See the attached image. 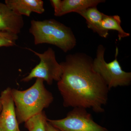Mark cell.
<instances>
[{"mask_svg":"<svg viewBox=\"0 0 131 131\" xmlns=\"http://www.w3.org/2000/svg\"><path fill=\"white\" fill-rule=\"evenodd\" d=\"M93 60L86 54L68 55L60 63L63 72L58 88L65 107L92 109L104 112L108 89L100 75L94 70Z\"/></svg>","mask_w":131,"mask_h":131,"instance_id":"obj_1","label":"cell"},{"mask_svg":"<svg viewBox=\"0 0 131 131\" xmlns=\"http://www.w3.org/2000/svg\"><path fill=\"white\" fill-rule=\"evenodd\" d=\"M19 124L25 122L49 107L54 100L52 94L45 87L44 81L37 78L33 85L25 90L12 89Z\"/></svg>","mask_w":131,"mask_h":131,"instance_id":"obj_2","label":"cell"},{"mask_svg":"<svg viewBox=\"0 0 131 131\" xmlns=\"http://www.w3.org/2000/svg\"><path fill=\"white\" fill-rule=\"evenodd\" d=\"M29 32L33 36L35 45L49 44L67 52L76 45V39L71 29L54 19L42 21L32 20Z\"/></svg>","mask_w":131,"mask_h":131,"instance_id":"obj_3","label":"cell"},{"mask_svg":"<svg viewBox=\"0 0 131 131\" xmlns=\"http://www.w3.org/2000/svg\"><path fill=\"white\" fill-rule=\"evenodd\" d=\"M105 50L102 45L98 46L96 58L93 60L94 70L102 78L109 90L118 86L130 85L131 73L126 72L122 70L117 59L118 54V48H116L114 60L109 63H107L104 59Z\"/></svg>","mask_w":131,"mask_h":131,"instance_id":"obj_4","label":"cell"},{"mask_svg":"<svg viewBox=\"0 0 131 131\" xmlns=\"http://www.w3.org/2000/svg\"><path fill=\"white\" fill-rule=\"evenodd\" d=\"M47 121L60 131H109L95 122L91 114L82 107H74L63 118H47Z\"/></svg>","mask_w":131,"mask_h":131,"instance_id":"obj_5","label":"cell"},{"mask_svg":"<svg viewBox=\"0 0 131 131\" xmlns=\"http://www.w3.org/2000/svg\"><path fill=\"white\" fill-rule=\"evenodd\" d=\"M33 52L40 59V62L31 71L27 76L22 78L21 81L28 82L34 78H40L51 84L53 81L58 82L61 79L63 70L60 63L56 59L55 51L49 47L42 53L37 52L29 48H25Z\"/></svg>","mask_w":131,"mask_h":131,"instance_id":"obj_6","label":"cell"},{"mask_svg":"<svg viewBox=\"0 0 131 131\" xmlns=\"http://www.w3.org/2000/svg\"><path fill=\"white\" fill-rule=\"evenodd\" d=\"M12 89L7 88L2 92L0 100L2 110L0 113V130L17 131L19 130L16 118Z\"/></svg>","mask_w":131,"mask_h":131,"instance_id":"obj_7","label":"cell"},{"mask_svg":"<svg viewBox=\"0 0 131 131\" xmlns=\"http://www.w3.org/2000/svg\"><path fill=\"white\" fill-rule=\"evenodd\" d=\"M103 0H51L54 15L61 16L71 12H77L89 8L96 7Z\"/></svg>","mask_w":131,"mask_h":131,"instance_id":"obj_8","label":"cell"},{"mask_svg":"<svg viewBox=\"0 0 131 131\" xmlns=\"http://www.w3.org/2000/svg\"><path fill=\"white\" fill-rule=\"evenodd\" d=\"M24 26L22 16L16 14L5 3L0 2V31L18 35Z\"/></svg>","mask_w":131,"mask_h":131,"instance_id":"obj_9","label":"cell"},{"mask_svg":"<svg viewBox=\"0 0 131 131\" xmlns=\"http://www.w3.org/2000/svg\"><path fill=\"white\" fill-rule=\"evenodd\" d=\"M5 3L19 15L29 17L32 13L42 14L45 12L42 0H6Z\"/></svg>","mask_w":131,"mask_h":131,"instance_id":"obj_10","label":"cell"},{"mask_svg":"<svg viewBox=\"0 0 131 131\" xmlns=\"http://www.w3.org/2000/svg\"><path fill=\"white\" fill-rule=\"evenodd\" d=\"M85 19L88 27L97 33L102 37L106 38L108 31L104 30L101 26V22L105 14L97 9L96 7L89 8L77 12Z\"/></svg>","mask_w":131,"mask_h":131,"instance_id":"obj_11","label":"cell"},{"mask_svg":"<svg viewBox=\"0 0 131 131\" xmlns=\"http://www.w3.org/2000/svg\"><path fill=\"white\" fill-rule=\"evenodd\" d=\"M121 21L118 15L108 16L105 14L101 22V26L104 30L108 31L110 30L117 31L119 40L129 37L130 34L125 32L121 26Z\"/></svg>","mask_w":131,"mask_h":131,"instance_id":"obj_12","label":"cell"},{"mask_svg":"<svg viewBox=\"0 0 131 131\" xmlns=\"http://www.w3.org/2000/svg\"><path fill=\"white\" fill-rule=\"evenodd\" d=\"M47 117L44 111L36 115L25 122V127L28 131H46Z\"/></svg>","mask_w":131,"mask_h":131,"instance_id":"obj_13","label":"cell"},{"mask_svg":"<svg viewBox=\"0 0 131 131\" xmlns=\"http://www.w3.org/2000/svg\"><path fill=\"white\" fill-rule=\"evenodd\" d=\"M18 38L17 34L0 31V47L15 46Z\"/></svg>","mask_w":131,"mask_h":131,"instance_id":"obj_14","label":"cell"},{"mask_svg":"<svg viewBox=\"0 0 131 131\" xmlns=\"http://www.w3.org/2000/svg\"><path fill=\"white\" fill-rule=\"evenodd\" d=\"M46 131H60L53 126L51 124H50L47 121L46 124Z\"/></svg>","mask_w":131,"mask_h":131,"instance_id":"obj_15","label":"cell"},{"mask_svg":"<svg viewBox=\"0 0 131 131\" xmlns=\"http://www.w3.org/2000/svg\"><path fill=\"white\" fill-rule=\"evenodd\" d=\"M2 110V104L1 103V100H0V113L1 112V111Z\"/></svg>","mask_w":131,"mask_h":131,"instance_id":"obj_16","label":"cell"},{"mask_svg":"<svg viewBox=\"0 0 131 131\" xmlns=\"http://www.w3.org/2000/svg\"><path fill=\"white\" fill-rule=\"evenodd\" d=\"M17 131H20V129H19V130H18Z\"/></svg>","mask_w":131,"mask_h":131,"instance_id":"obj_17","label":"cell"},{"mask_svg":"<svg viewBox=\"0 0 131 131\" xmlns=\"http://www.w3.org/2000/svg\"><path fill=\"white\" fill-rule=\"evenodd\" d=\"M0 131H1V130H0Z\"/></svg>","mask_w":131,"mask_h":131,"instance_id":"obj_18","label":"cell"}]
</instances>
